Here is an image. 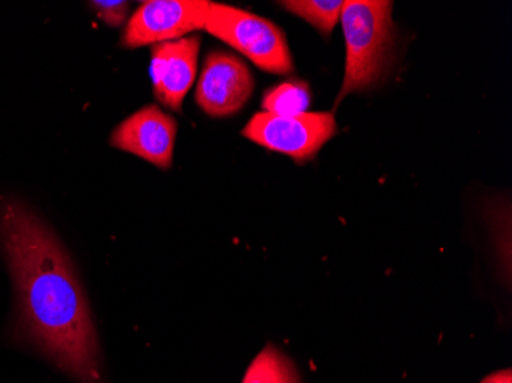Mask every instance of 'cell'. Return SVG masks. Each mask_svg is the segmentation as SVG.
<instances>
[{"label":"cell","mask_w":512,"mask_h":383,"mask_svg":"<svg viewBox=\"0 0 512 383\" xmlns=\"http://www.w3.org/2000/svg\"><path fill=\"white\" fill-rule=\"evenodd\" d=\"M0 244L16 287V338L76 382L105 383L88 296L56 233L28 204L7 197Z\"/></svg>","instance_id":"1"},{"label":"cell","mask_w":512,"mask_h":383,"mask_svg":"<svg viewBox=\"0 0 512 383\" xmlns=\"http://www.w3.org/2000/svg\"><path fill=\"white\" fill-rule=\"evenodd\" d=\"M393 2L348 0L341 14L345 37V73L336 106L352 92L378 85L393 62Z\"/></svg>","instance_id":"2"},{"label":"cell","mask_w":512,"mask_h":383,"mask_svg":"<svg viewBox=\"0 0 512 383\" xmlns=\"http://www.w3.org/2000/svg\"><path fill=\"white\" fill-rule=\"evenodd\" d=\"M204 31L226 42L267 73L290 74L293 71L286 34L264 17L211 2Z\"/></svg>","instance_id":"3"},{"label":"cell","mask_w":512,"mask_h":383,"mask_svg":"<svg viewBox=\"0 0 512 383\" xmlns=\"http://www.w3.org/2000/svg\"><path fill=\"white\" fill-rule=\"evenodd\" d=\"M338 132L333 112L272 115L258 112L250 118L243 135L269 151L289 155L302 164L316 157Z\"/></svg>","instance_id":"4"},{"label":"cell","mask_w":512,"mask_h":383,"mask_svg":"<svg viewBox=\"0 0 512 383\" xmlns=\"http://www.w3.org/2000/svg\"><path fill=\"white\" fill-rule=\"evenodd\" d=\"M209 7L207 0L143 2L126 23L122 43L126 48H140L183 39L192 31L204 30Z\"/></svg>","instance_id":"5"},{"label":"cell","mask_w":512,"mask_h":383,"mask_svg":"<svg viewBox=\"0 0 512 383\" xmlns=\"http://www.w3.org/2000/svg\"><path fill=\"white\" fill-rule=\"evenodd\" d=\"M255 82L243 60L226 51H212L204 60L195 100L211 117H229L244 108Z\"/></svg>","instance_id":"6"},{"label":"cell","mask_w":512,"mask_h":383,"mask_svg":"<svg viewBox=\"0 0 512 383\" xmlns=\"http://www.w3.org/2000/svg\"><path fill=\"white\" fill-rule=\"evenodd\" d=\"M178 125L160 106L149 105L129 115L111 135V145L137 155L160 169H169L174 160Z\"/></svg>","instance_id":"7"},{"label":"cell","mask_w":512,"mask_h":383,"mask_svg":"<svg viewBox=\"0 0 512 383\" xmlns=\"http://www.w3.org/2000/svg\"><path fill=\"white\" fill-rule=\"evenodd\" d=\"M200 46L198 36L152 46L151 79L155 99L171 111H181L184 97L194 85Z\"/></svg>","instance_id":"8"},{"label":"cell","mask_w":512,"mask_h":383,"mask_svg":"<svg viewBox=\"0 0 512 383\" xmlns=\"http://www.w3.org/2000/svg\"><path fill=\"white\" fill-rule=\"evenodd\" d=\"M243 383H299V377L289 357L267 345L247 368Z\"/></svg>","instance_id":"9"},{"label":"cell","mask_w":512,"mask_h":383,"mask_svg":"<svg viewBox=\"0 0 512 383\" xmlns=\"http://www.w3.org/2000/svg\"><path fill=\"white\" fill-rule=\"evenodd\" d=\"M345 2L342 0H287L284 10L306 20L324 36H330L341 20Z\"/></svg>","instance_id":"10"},{"label":"cell","mask_w":512,"mask_h":383,"mask_svg":"<svg viewBox=\"0 0 512 383\" xmlns=\"http://www.w3.org/2000/svg\"><path fill=\"white\" fill-rule=\"evenodd\" d=\"M312 102V92L304 82H286L269 89L263 97L264 112L272 115L304 114Z\"/></svg>","instance_id":"11"},{"label":"cell","mask_w":512,"mask_h":383,"mask_svg":"<svg viewBox=\"0 0 512 383\" xmlns=\"http://www.w3.org/2000/svg\"><path fill=\"white\" fill-rule=\"evenodd\" d=\"M92 10L96 11L97 17L109 27L119 28L122 27L126 17H128L129 4L128 2H103V0H96V2H89Z\"/></svg>","instance_id":"12"},{"label":"cell","mask_w":512,"mask_h":383,"mask_svg":"<svg viewBox=\"0 0 512 383\" xmlns=\"http://www.w3.org/2000/svg\"><path fill=\"white\" fill-rule=\"evenodd\" d=\"M482 383H512L511 371H499V373L493 374V376L486 377Z\"/></svg>","instance_id":"13"}]
</instances>
